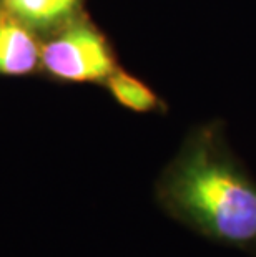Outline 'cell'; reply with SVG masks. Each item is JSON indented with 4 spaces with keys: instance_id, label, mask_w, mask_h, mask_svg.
I'll return each instance as SVG.
<instances>
[{
    "instance_id": "7a4b0ae2",
    "label": "cell",
    "mask_w": 256,
    "mask_h": 257,
    "mask_svg": "<svg viewBox=\"0 0 256 257\" xmlns=\"http://www.w3.org/2000/svg\"><path fill=\"white\" fill-rule=\"evenodd\" d=\"M40 58L50 75L75 83H105L118 68L102 32L90 22L75 17L42 47Z\"/></svg>"
},
{
    "instance_id": "6da1fadb",
    "label": "cell",
    "mask_w": 256,
    "mask_h": 257,
    "mask_svg": "<svg viewBox=\"0 0 256 257\" xmlns=\"http://www.w3.org/2000/svg\"><path fill=\"white\" fill-rule=\"evenodd\" d=\"M155 199L180 226L256 257V178L220 118L193 124L155 181Z\"/></svg>"
},
{
    "instance_id": "277c9868",
    "label": "cell",
    "mask_w": 256,
    "mask_h": 257,
    "mask_svg": "<svg viewBox=\"0 0 256 257\" xmlns=\"http://www.w3.org/2000/svg\"><path fill=\"white\" fill-rule=\"evenodd\" d=\"M105 85L115 101L123 108L135 113H163L166 111V101L150 88L148 85L138 80L132 73L117 68L108 78Z\"/></svg>"
},
{
    "instance_id": "5b68a950",
    "label": "cell",
    "mask_w": 256,
    "mask_h": 257,
    "mask_svg": "<svg viewBox=\"0 0 256 257\" xmlns=\"http://www.w3.org/2000/svg\"><path fill=\"white\" fill-rule=\"evenodd\" d=\"M81 0H4L9 12L35 27L67 24L77 14Z\"/></svg>"
},
{
    "instance_id": "3957f363",
    "label": "cell",
    "mask_w": 256,
    "mask_h": 257,
    "mask_svg": "<svg viewBox=\"0 0 256 257\" xmlns=\"http://www.w3.org/2000/svg\"><path fill=\"white\" fill-rule=\"evenodd\" d=\"M40 48L20 22L0 15V73L25 75L37 67Z\"/></svg>"
}]
</instances>
